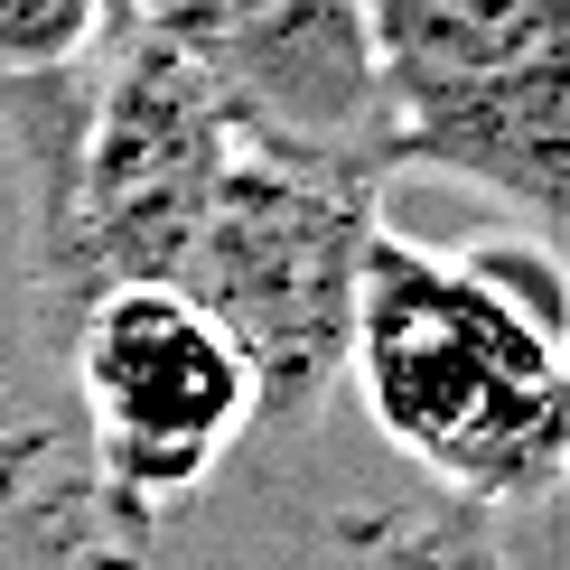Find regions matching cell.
I'll use <instances>...</instances> for the list:
<instances>
[{
  "label": "cell",
  "instance_id": "cell-1",
  "mask_svg": "<svg viewBox=\"0 0 570 570\" xmlns=\"http://www.w3.org/2000/svg\"><path fill=\"white\" fill-rule=\"evenodd\" d=\"M346 384L374 440L412 459L431 495L533 514L561 487L570 374L561 263L542 244H412L374 225L346 327Z\"/></svg>",
  "mask_w": 570,
  "mask_h": 570
},
{
  "label": "cell",
  "instance_id": "cell-2",
  "mask_svg": "<svg viewBox=\"0 0 570 570\" xmlns=\"http://www.w3.org/2000/svg\"><path fill=\"white\" fill-rule=\"evenodd\" d=\"M76 431L0 440V514L57 570H140L159 524L263 440V393L187 291H94L38 346Z\"/></svg>",
  "mask_w": 570,
  "mask_h": 570
},
{
  "label": "cell",
  "instance_id": "cell-4",
  "mask_svg": "<svg viewBox=\"0 0 570 570\" xmlns=\"http://www.w3.org/2000/svg\"><path fill=\"white\" fill-rule=\"evenodd\" d=\"M225 94L178 66L159 38H122L94 85L66 159L19 187V253H29V346H47L94 291L159 281L169 291L187 234H197L216 169L234 150Z\"/></svg>",
  "mask_w": 570,
  "mask_h": 570
},
{
  "label": "cell",
  "instance_id": "cell-5",
  "mask_svg": "<svg viewBox=\"0 0 570 570\" xmlns=\"http://www.w3.org/2000/svg\"><path fill=\"white\" fill-rule=\"evenodd\" d=\"M374 169L449 178L514 216H561L570 0H365Z\"/></svg>",
  "mask_w": 570,
  "mask_h": 570
},
{
  "label": "cell",
  "instance_id": "cell-7",
  "mask_svg": "<svg viewBox=\"0 0 570 570\" xmlns=\"http://www.w3.org/2000/svg\"><path fill=\"white\" fill-rule=\"evenodd\" d=\"M122 38L131 0H0V140L19 187H38L66 159Z\"/></svg>",
  "mask_w": 570,
  "mask_h": 570
},
{
  "label": "cell",
  "instance_id": "cell-8",
  "mask_svg": "<svg viewBox=\"0 0 570 570\" xmlns=\"http://www.w3.org/2000/svg\"><path fill=\"white\" fill-rule=\"evenodd\" d=\"M337 552H355L365 570H533V561H514L505 514L459 505V495L355 505V514H337Z\"/></svg>",
  "mask_w": 570,
  "mask_h": 570
},
{
  "label": "cell",
  "instance_id": "cell-6",
  "mask_svg": "<svg viewBox=\"0 0 570 570\" xmlns=\"http://www.w3.org/2000/svg\"><path fill=\"white\" fill-rule=\"evenodd\" d=\"M131 29L197 66L244 131L346 150L374 169L365 0H131Z\"/></svg>",
  "mask_w": 570,
  "mask_h": 570
},
{
  "label": "cell",
  "instance_id": "cell-3",
  "mask_svg": "<svg viewBox=\"0 0 570 570\" xmlns=\"http://www.w3.org/2000/svg\"><path fill=\"white\" fill-rule=\"evenodd\" d=\"M374 225H384V178L365 159L234 131L169 291L197 299L253 365L263 440H299L346 384V327Z\"/></svg>",
  "mask_w": 570,
  "mask_h": 570
}]
</instances>
